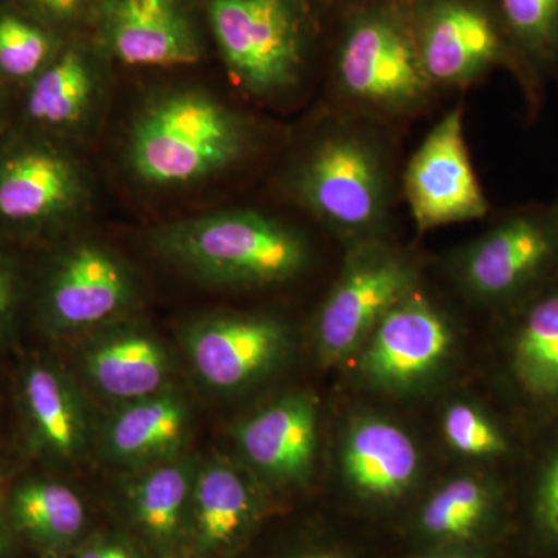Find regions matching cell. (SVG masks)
Returning <instances> with one entry per match:
<instances>
[{
  "mask_svg": "<svg viewBox=\"0 0 558 558\" xmlns=\"http://www.w3.org/2000/svg\"><path fill=\"white\" fill-rule=\"evenodd\" d=\"M256 497L247 473L226 459L197 465L186 523L194 549L215 556L233 548L255 519Z\"/></svg>",
  "mask_w": 558,
  "mask_h": 558,
  "instance_id": "obj_20",
  "label": "cell"
},
{
  "mask_svg": "<svg viewBox=\"0 0 558 558\" xmlns=\"http://www.w3.org/2000/svg\"><path fill=\"white\" fill-rule=\"evenodd\" d=\"M252 145L248 121L208 92L180 89L149 101L126 140L131 174L149 189L197 185L230 170Z\"/></svg>",
  "mask_w": 558,
  "mask_h": 558,
  "instance_id": "obj_1",
  "label": "cell"
},
{
  "mask_svg": "<svg viewBox=\"0 0 558 558\" xmlns=\"http://www.w3.org/2000/svg\"><path fill=\"white\" fill-rule=\"evenodd\" d=\"M317 400L310 392L282 396L234 429L241 457L250 468L277 483L310 476L317 449Z\"/></svg>",
  "mask_w": 558,
  "mask_h": 558,
  "instance_id": "obj_17",
  "label": "cell"
},
{
  "mask_svg": "<svg viewBox=\"0 0 558 558\" xmlns=\"http://www.w3.org/2000/svg\"><path fill=\"white\" fill-rule=\"evenodd\" d=\"M403 189L421 233L487 215L486 194L465 143L461 108L444 116L428 132L409 161Z\"/></svg>",
  "mask_w": 558,
  "mask_h": 558,
  "instance_id": "obj_9",
  "label": "cell"
},
{
  "mask_svg": "<svg viewBox=\"0 0 558 558\" xmlns=\"http://www.w3.org/2000/svg\"><path fill=\"white\" fill-rule=\"evenodd\" d=\"M411 21L433 86L468 84L513 54L498 16L473 0H422Z\"/></svg>",
  "mask_w": 558,
  "mask_h": 558,
  "instance_id": "obj_11",
  "label": "cell"
},
{
  "mask_svg": "<svg viewBox=\"0 0 558 558\" xmlns=\"http://www.w3.org/2000/svg\"><path fill=\"white\" fill-rule=\"evenodd\" d=\"M170 558H186V557H178V556H174V557H170Z\"/></svg>",
  "mask_w": 558,
  "mask_h": 558,
  "instance_id": "obj_38",
  "label": "cell"
},
{
  "mask_svg": "<svg viewBox=\"0 0 558 558\" xmlns=\"http://www.w3.org/2000/svg\"><path fill=\"white\" fill-rule=\"evenodd\" d=\"M191 411L171 387L148 398L119 403L101 429L106 457L123 468L142 470L183 454Z\"/></svg>",
  "mask_w": 558,
  "mask_h": 558,
  "instance_id": "obj_19",
  "label": "cell"
},
{
  "mask_svg": "<svg viewBox=\"0 0 558 558\" xmlns=\"http://www.w3.org/2000/svg\"><path fill=\"white\" fill-rule=\"evenodd\" d=\"M7 505L11 526L49 550L72 545L86 526L83 499L61 481H21L10 492Z\"/></svg>",
  "mask_w": 558,
  "mask_h": 558,
  "instance_id": "obj_24",
  "label": "cell"
},
{
  "mask_svg": "<svg viewBox=\"0 0 558 558\" xmlns=\"http://www.w3.org/2000/svg\"><path fill=\"white\" fill-rule=\"evenodd\" d=\"M43 558H60L57 556V554L53 553V550H49V553H46V556Z\"/></svg>",
  "mask_w": 558,
  "mask_h": 558,
  "instance_id": "obj_36",
  "label": "cell"
},
{
  "mask_svg": "<svg viewBox=\"0 0 558 558\" xmlns=\"http://www.w3.org/2000/svg\"><path fill=\"white\" fill-rule=\"evenodd\" d=\"M20 303V275L9 256L0 252V341L10 336Z\"/></svg>",
  "mask_w": 558,
  "mask_h": 558,
  "instance_id": "obj_30",
  "label": "cell"
},
{
  "mask_svg": "<svg viewBox=\"0 0 558 558\" xmlns=\"http://www.w3.org/2000/svg\"><path fill=\"white\" fill-rule=\"evenodd\" d=\"M193 373L208 389L236 392L266 379L290 348L289 329L269 315L219 314L183 330Z\"/></svg>",
  "mask_w": 558,
  "mask_h": 558,
  "instance_id": "obj_10",
  "label": "cell"
},
{
  "mask_svg": "<svg viewBox=\"0 0 558 558\" xmlns=\"http://www.w3.org/2000/svg\"><path fill=\"white\" fill-rule=\"evenodd\" d=\"M17 405L32 454L53 464L83 459L90 447V414L68 371L49 359L28 360L17 379Z\"/></svg>",
  "mask_w": 558,
  "mask_h": 558,
  "instance_id": "obj_15",
  "label": "cell"
},
{
  "mask_svg": "<svg viewBox=\"0 0 558 558\" xmlns=\"http://www.w3.org/2000/svg\"><path fill=\"white\" fill-rule=\"evenodd\" d=\"M57 58L49 33L16 14H0V75L35 80Z\"/></svg>",
  "mask_w": 558,
  "mask_h": 558,
  "instance_id": "obj_28",
  "label": "cell"
},
{
  "mask_svg": "<svg viewBox=\"0 0 558 558\" xmlns=\"http://www.w3.org/2000/svg\"><path fill=\"white\" fill-rule=\"evenodd\" d=\"M424 558H468V557H462V556H429V557H424Z\"/></svg>",
  "mask_w": 558,
  "mask_h": 558,
  "instance_id": "obj_35",
  "label": "cell"
},
{
  "mask_svg": "<svg viewBox=\"0 0 558 558\" xmlns=\"http://www.w3.org/2000/svg\"><path fill=\"white\" fill-rule=\"evenodd\" d=\"M502 498L487 481L458 476L425 502L422 531L436 539H464L481 531L501 512Z\"/></svg>",
  "mask_w": 558,
  "mask_h": 558,
  "instance_id": "obj_25",
  "label": "cell"
},
{
  "mask_svg": "<svg viewBox=\"0 0 558 558\" xmlns=\"http://www.w3.org/2000/svg\"><path fill=\"white\" fill-rule=\"evenodd\" d=\"M296 199L323 222L360 241L371 240L388 211V174L373 138L355 130L330 132L292 172Z\"/></svg>",
  "mask_w": 558,
  "mask_h": 558,
  "instance_id": "obj_4",
  "label": "cell"
},
{
  "mask_svg": "<svg viewBox=\"0 0 558 558\" xmlns=\"http://www.w3.org/2000/svg\"><path fill=\"white\" fill-rule=\"evenodd\" d=\"M138 299V281L126 260L98 242H76L47 270L40 326L54 337L94 332L120 322Z\"/></svg>",
  "mask_w": 558,
  "mask_h": 558,
  "instance_id": "obj_7",
  "label": "cell"
},
{
  "mask_svg": "<svg viewBox=\"0 0 558 558\" xmlns=\"http://www.w3.org/2000/svg\"><path fill=\"white\" fill-rule=\"evenodd\" d=\"M337 84L349 101L385 116L424 105L433 83L418 54L411 16L391 7L355 16L340 44Z\"/></svg>",
  "mask_w": 558,
  "mask_h": 558,
  "instance_id": "obj_5",
  "label": "cell"
},
{
  "mask_svg": "<svg viewBox=\"0 0 558 558\" xmlns=\"http://www.w3.org/2000/svg\"><path fill=\"white\" fill-rule=\"evenodd\" d=\"M459 275L476 299L517 306L558 275L553 207L523 208L499 220L462 255Z\"/></svg>",
  "mask_w": 558,
  "mask_h": 558,
  "instance_id": "obj_6",
  "label": "cell"
},
{
  "mask_svg": "<svg viewBox=\"0 0 558 558\" xmlns=\"http://www.w3.org/2000/svg\"><path fill=\"white\" fill-rule=\"evenodd\" d=\"M409 260L373 240L349 255L315 325L319 359L339 363L362 349L387 312L416 288Z\"/></svg>",
  "mask_w": 558,
  "mask_h": 558,
  "instance_id": "obj_8",
  "label": "cell"
},
{
  "mask_svg": "<svg viewBox=\"0 0 558 558\" xmlns=\"http://www.w3.org/2000/svg\"><path fill=\"white\" fill-rule=\"evenodd\" d=\"M102 86L97 65L84 51H62L32 81L28 119L44 130L78 131L94 117Z\"/></svg>",
  "mask_w": 558,
  "mask_h": 558,
  "instance_id": "obj_22",
  "label": "cell"
},
{
  "mask_svg": "<svg viewBox=\"0 0 558 558\" xmlns=\"http://www.w3.org/2000/svg\"><path fill=\"white\" fill-rule=\"evenodd\" d=\"M451 343L449 323L414 288L387 312L360 349V376L388 391L416 387L442 368Z\"/></svg>",
  "mask_w": 558,
  "mask_h": 558,
  "instance_id": "obj_13",
  "label": "cell"
},
{
  "mask_svg": "<svg viewBox=\"0 0 558 558\" xmlns=\"http://www.w3.org/2000/svg\"><path fill=\"white\" fill-rule=\"evenodd\" d=\"M78 363L90 387L117 405L170 387V352L156 333L135 323L120 319L94 330Z\"/></svg>",
  "mask_w": 558,
  "mask_h": 558,
  "instance_id": "obj_16",
  "label": "cell"
},
{
  "mask_svg": "<svg viewBox=\"0 0 558 558\" xmlns=\"http://www.w3.org/2000/svg\"><path fill=\"white\" fill-rule=\"evenodd\" d=\"M36 9L54 20H69L83 9L86 0H28Z\"/></svg>",
  "mask_w": 558,
  "mask_h": 558,
  "instance_id": "obj_32",
  "label": "cell"
},
{
  "mask_svg": "<svg viewBox=\"0 0 558 558\" xmlns=\"http://www.w3.org/2000/svg\"><path fill=\"white\" fill-rule=\"evenodd\" d=\"M304 558H341V557L328 556V554H319V556H310V557H304Z\"/></svg>",
  "mask_w": 558,
  "mask_h": 558,
  "instance_id": "obj_34",
  "label": "cell"
},
{
  "mask_svg": "<svg viewBox=\"0 0 558 558\" xmlns=\"http://www.w3.org/2000/svg\"><path fill=\"white\" fill-rule=\"evenodd\" d=\"M154 252L183 274L222 288H260L296 277L310 250L295 230L255 211L178 220L150 234Z\"/></svg>",
  "mask_w": 558,
  "mask_h": 558,
  "instance_id": "obj_2",
  "label": "cell"
},
{
  "mask_svg": "<svg viewBox=\"0 0 558 558\" xmlns=\"http://www.w3.org/2000/svg\"><path fill=\"white\" fill-rule=\"evenodd\" d=\"M442 429L451 449L465 457L501 459L515 453L508 432L483 410L457 402L446 410Z\"/></svg>",
  "mask_w": 558,
  "mask_h": 558,
  "instance_id": "obj_29",
  "label": "cell"
},
{
  "mask_svg": "<svg viewBox=\"0 0 558 558\" xmlns=\"http://www.w3.org/2000/svg\"><path fill=\"white\" fill-rule=\"evenodd\" d=\"M499 24L513 58L531 73L558 64V0H497Z\"/></svg>",
  "mask_w": 558,
  "mask_h": 558,
  "instance_id": "obj_26",
  "label": "cell"
},
{
  "mask_svg": "<svg viewBox=\"0 0 558 558\" xmlns=\"http://www.w3.org/2000/svg\"><path fill=\"white\" fill-rule=\"evenodd\" d=\"M102 33L113 57L131 68H179L201 60V44L174 0H109Z\"/></svg>",
  "mask_w": 558,
  "mask_h": 558,
  "instance_id": "obj_18",
  "label": "cell"
},
{
  "mask_svg": "<svg viewBox=\"0 0 558 558\" xmlns=\"http://www.w3.org/2000/svg\"><path fill=\"white\" fill-rule=\"evenodd\" d=\"M418 461L413 439L384 418H363L352 425L341 451L349 484L371 498H396L409 490Z\"/></svg>",
  "mask_w": 558,
  "mask_h": 558,
  "instance_id": "obj_21",
  "label": "cell"
},
{
  "mask_svg": "<svg viewBox=\"0 0 558 558\" xmlns=\"http://www.w3.org/2000/svg\"><path fill=\"white\" fill-rule=\"evenodd\" d=\"M502 369L521 409L539 424L558 421V275L509 310Z\"/></svg>",
  "mask_w": 558,
  "mask_h": 558,
  "instance_id": "obj_14",
  "label": "cell"
},
{
  "mask_svg": "<svg viewBox=\"0 0 558 558\" xmlns=\"http://www.w3.org/2000/svg\"><path fill=\"white\" fill-rule=\"evenodd\" d=\"M89 199L80 165L47 142H22L0 154V220L43 230L78 215Z\"/></svg>",
  "mask_w": 558,
  "mask_h": 558,
  "instance_id": "obj_12",
  "label": "cell"
},
{
  "mask_svg": "<svg viewBox=\"0 0 558 558\" xmlns=\"http://www.w3.org/2000/svg\"><path fill=\"white\" fill-rule=\"evenodd\" d=\"M197 461L180 457L140 470L131 484L130 512L135 527L159 550H170L186 534Z\"/></svg>",
  "mask_w": 558,
  "mask_h": 558,
  "instance_id": "obj_23",
  "label": "cell"
},
{
  "mask_svg": "<svg viewBox=\"0 0 558 558\" xmlns=\"http://www.w3.org/2000/svg\"><path fill=\"white\" fill-rule=\"evenodd\" d=\"M554 211H556L557 218H558V201L556 205H553Z\"/></svg>",
  "mask_w": 558,
  "mask_h": 558,
  "instance_id": "obj_37",
  "label": "cell"
},
{
  "mask_svg": "<svg viewBox=\"0 0 558 558\" xmlns=\"http://www.w3.org/2000/svg\"><path fill=\"white\" fill-rule=\"evenodd\" d=\"M529 468L524 520L529 545L538 556L558 558V421Z\"/></svg>",
  "mask_w": 558,
  "mask_h": 558,
  "instance_id": "obj_27",
  "label": "cell"
},
{
  "mask_svg": "<svg viewBox=\"0 0 558 558\" xmlns=\"http://www.w3.org/2000/svg\"><path fill=\"white\" fill-rule=\"evenodd\" d=\"M7 498H9V495L5 494V487H3V469L0 464V558H7L11 545V523Z\"/></svg>",
  "mask_w": 558,
  "mask_h": 558,
  "instance_id": "obj_33",
  "label": "cell"
},
{
  "mask_svg": "<svg viewBox=\"0 0 558 558\" xmlns=\"http://www.w3.org/2000/svg\"><path fill=\"white\" fill-rule=\"evenodd\" d=\"M208 13L223 64L242 90L271 98L299 84L307 44L303 0H209Z\"/></svg>",
  "mask_w": 558,
  "mask_h": 558,
  "instance_id": "obj_3",
  "label": "cell"
},
{
  "mask_svg": "<svg viewBox=\"0 0 558 558\" xmlns=\"http://www.w3.org/2000/svg\"><path fill=\"white\" fill-rule=\"evenodd\" d=\"M76 558H145L128 539L117 535H100L81 546Z\"/></svg>",
  "mask_w": 558,
  "mask_h": 558,
  "instance_id": "obj_31",
  "label": "cell"
}]
</instances>
